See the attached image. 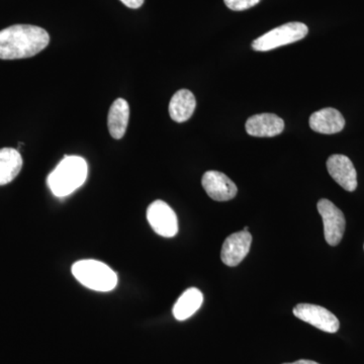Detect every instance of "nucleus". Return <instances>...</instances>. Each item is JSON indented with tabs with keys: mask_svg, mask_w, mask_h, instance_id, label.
I'll return each instance as SVG.
<instances>
[{
	"mask_svg": "<svg viewBox=\"0 0 364 364\" xmlns=\"http://www.w3.org/2000/svg\"><path fill=\"white\" fill-rule=\"evenodd\" d=\"M49 43V33L40 26H9L0 31V59L31 58L42 52Z\"/></svg>",
	"mask_w": 364,
	"mask_h": 364,
	"instance_id": "nucleus-1",
	"label": "nucleus"
},
{
	"mask_svg": "<svg viewBox=\"0 0 364 364\" xmlns=\"http://www.w3.org/2000/svg\"><path fill=\"white\" fill-rule=\"evenodd\" d=\"M87 173V163L82 157L65 156L48 176V186L53 195L64 198L83 186Z\"/></svg>",
	"mask_w": 364,
	"mask_h": 364,
	"instance_id": "nucleus-2",
	"label": "nucleus"
},
{
	"mask_svg": "<svg viewBox=\"0 0 364 364\" xmlns=\"http://www.w3.org/2000/svg\"><path fill=\"white\" fill-rule=\"evenodd\" d=\"M72 273L82 286L92 291L107 293L112 291L117 284V273L100 261H78L72 267Z\"/></svg>",
	"mask_w": 364,
	"mask_h": 364,
	"instance_id": "nucleus-3",
	"label": "nucleus"
},
{
	"mask_svg": "<svg viewBox=\"0 0 364 364\" xmlns=\"http://www.w3.org/2000/svg\"><path fill=\"white\" fill-rule=\"evenodd\" d=\"M308 26L303 23L294 21L273 28L252 43L253 50L258 52H267L277 48L293 44L303 40L308 35Z\"/></svg>",
	"mask_w": 364,
	"mask_h": 364,
	"instance_id": "nucleus-4",
	"label": "nucleus"
},
{
	"mask_svg": "<svg viewBox=\"0 0 364 364\" xmlns=\"http://www.w3.org/2000/svg\"><path fill=\"white\" fill-rule=\"evenodd\" d=\"M317 208L324 224L326 241L329 245H338L343 238L346 226L343 213L334 203L326 198L318 200Z\"/></svg>",
	"mask_w": 364,
	"mask_h": 364,
	"instance_id": "nucleus-5",
	"label": "nucleus"
},
{
	"mask_svg": "<svg viewBox=\"0 0 364 364\" xmlns=\"http://www.w3.org/2000/svg\"><path fill=\"white\" fill-rule=\"evenodd\" d=\"M147 219L160 236L172 238L178 233V220L174 210L163 200H155L147 210Z\"/></svg>",
	"mask_w": 364,
	"mask_h": 364,
	"instance_id": "nucleus-6",
	"label": "nucleus"
},
{
	"mask_svg": "<svg viewBox=\"0 0 364 364\" xmlns=\"http://www.w3.org/2000/svg\"><path fill=\"white\" fill-rule=\"evenodd\" d=\"M294 315L299 320L327 333H336L340 322L334 314L323 306L312 304H299L294 308Z\"/></svg>",
	"mask_w": 364,
	"mask_h": 364,
	"instance_id": "nucleus-7",
	"label": "nucleus"
},
{
	"mask_svg": "<svg viewBox=\"0 0 364 364\" xmlns=\"http://www.w3.org/2000/svg\"><path fill=\"white\" fill-rule=\"evenodd\" d=\"M202 184L208 196L217 202L233 200L238 193L236 184L226 174L215 170L203 174Z\"/></svg>",
	"mask_w": 364,
	"mask_h": 364,
	"instance_id": "nucleus-8",
	"label": "nucleus"
},
{
	"mask_svg": "<svg viewBox=\"0 0 364 364\" xmlns=\"http://www.w3.org/2000/svg\"><path fill=\"white\" fill-rule=\"evenodd\" d=\"M252 236L249 232L240 231L230 235L223 244L221 258L230 267H237L250 251Z\"/></svg>",
	"mask_w": 364,
	"mask_h": 364,
	"instance_id": "nucleus-9",
	"label": "nucleus"
},
{
	"mask_svg": "<svg viewBox=\"0 0 364 364\" xmlns=\"http://www.w3.org/2000/svg\"><path fill=\"white\" fill-rule=\"evenodd\" d=\"M327 169L332 178L345 191H354L358 188V173L348 157L340 154L332 155L328 159Z\"/></svg>",
	"mask_w": 364,
	"mask_h": 364,
	"instance_id": "nucleus-10",
	"label": "nucleus"
},
{
	"mask_svg": "<svg viewBox=\"0 0 364 364\" xmlns=\"http://www.w3.org/2000/svg\"><path fill=\"white\" fill-rule=\"evenodd\" d=\"M248 135L258 138H272L284 130V122L274 114H254L249 117L245 124Z\"/></svg>",
	"mask_w": 364,
	"mask_h": 364,
	"instance_id": "nucleus-11",
	"label": "nucleus"
},
{
	"mask_svg": "<svg viewBox=\"0 0 364 364\" xmlns=\"http://www.w3.org/2000/svg\"><path fill=\"white\" fill-rule=\"evenodd\" d=\"M344 126L345 119L341 112L333 107L315 112L310 117L311 129L317 133L332 135L343 130Z\"/></svg>",
	"mask_w": 364,
	"mask_h": 364,
	"instance_id": "nucleus-12",
	"label": "nucleus"
},
{
	"mask_svg": "<svg viewBox=\"0 0 364 364\" xmlns=\"http://www.w3.org/2000/svg\"><path fill=\"white\" fill-rule=\"evenodd\" d=\"M129 119L130 107L128 102L124 98H117L112 102L107 116V127L112 138L117 140L123 138L128 128Z\"/></svg>",
	"mask_w": 364,
	"mask_h": 364,
	"instance_id": "nucleus-13",
	"label": "nucleus"
},
{
	"mask_svg": "<svg viewBox=\"0 0 364 364\" xmlns=\"http://www.w3.org/2000/svg\"><path fill=\"white\" fill-rule=\"evenodd\" d=\"M195 95L188 90L177 91L169 102L170 117L176 123L188 121L196 111Z\"/></svg>",
	"mask_w": 364,
	"mask_h": 364,
	"instance_id": "nucleus-14",
	"label": "nucleus"
},
{
	"mask_svg": "<svg viewBox=\"0 0 364 364\" xmlns=\"http://www.w3.org/2000/svg\"><path fill=\"white\" fill-rule=\"evenodd\" d=\"M23 168V158L18 150L14 148L0 149V186H6L20 174Z\"/></svg>",
	"mask_w": 364,
	"mask_h": 364,
	"instance_id": "nucleus-15",
	"label": "nucleus"
},
{
	"mask_svg": "<svg viewBox=\"0 0 364 364\" xmlns=\"http://www.w3.org/2000/svg\"><path fill=\"white\" fill-rule=\"evenodd\" d=\"M203 294L200 289L196 287L186 289L173 306L174 318L178 321L188 320L198 312V309L203 305Z\"/></svg>",
	"mask_w": 364,
	"mask_h": 364,
	"instance_id": "nucleus-16",
	"label": "nucleus"
},
{
	"mask_svg": "<svg viewBox=\"0 0 364 364\" xmlns=\"http://www.w3.org/2000/svg\"><path fill=\"white\" fill-rule=\"evenodd\" d=\"M260 1L261 0H224L228 9L235 11H246L257 6Z\"/></svg>",
	"mask_w": 364,
	"mask_h": 364,
	"instance_id": "nucleus-17",
	"label": "nucleus"
},
{
	"mask_svg": "<svg viewBox=\"0 0 364 364\" xmlns=\"http://www.w3.org/2000/svg\"><path fill=\"white\" fill-rule=\"evenodd\" d=\"M119 1L123 2L124 6L127 7H130V9H139L143 6L144 1L145 0H119Z\"/></svg>",
	"mask_w": 364,
	"mask_h": 364,
	"instance_id": "nucleus-18",
	"label": "nucleus"
},
{
	"mask_svg": "<svg viewBox=\"0 0 364 364\" xmlns=\"http://www.w3.org/2000/svg\"><path fill=\"white\" fill-rule=\"evenodd\" d=\"M284 364H320L318 363H315V361L312 360H306V359H301V360L296 361L294 363H284Z\"/></svg>",
	"mask_w": 364,
	"mask_h": 364,
	"instance_id": "nucleus-19",
	"label": "nucleus"
},
{
	"mask_svg": "<svg viewBox=\"0 0 364 364\" xmlns=\"http://www.w3.org/2000/svg\"><path fill=\"white\" fill-rule=\"evenodd\" d=\"M243 231L248 232V227L244 228Z\"/></svg>",
	"mask_w": 364,
	"mask_h": 364,
	"instance_id": "nucleus-20",
	"label": "nucleus"
}]
</instances>
